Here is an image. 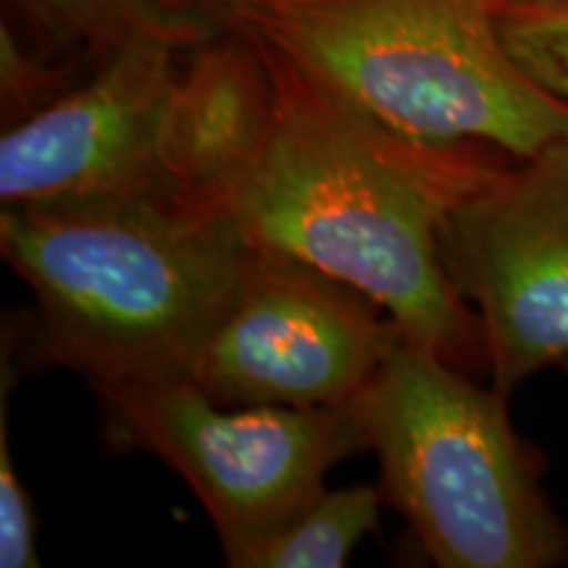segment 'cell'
<instances>
[{
    "label": "cell",
    "mask_w": 568,
    "mask_h": 568,
    "mask_svg": "<svg viewBox=\"0 0 568 568\" xmlns=\"http://www.w3.org/2000/svg\"><path fill=\"white\" fill-rule=\"evenodd\" d=\"M187 42L126 45L0 138V205L92 195L180 197L159 161V124ZM182 201V197H180Z\"/></svg>",
    "instance_id": "8"
},
{
    "label": "cell",
    "mask_w": 568,
    "mask_h": 568,
    "mask_svg": "<svg viewBox=\"0 0 568 568\" xmlns=\"http://www.w3.org/2000/svg\"><path fill=\"white\" fill-rule=\"evenodd\" d=\"M255 45L272 71L276 109L264 153L226 197L247 243L361 290L406 339L447 364L487 368L479 314L447 274L439 230L516 159L481 142L408 138Z\"/></svg>",
    "instance_id": "1"
},
{
    "label": "cell",
    "mask_w": 568,
    "mask_h": 568,
    "mask_svg": "<svg viewBox=\"0 0 568 568\" xmlns=\"http://www.w3.org/2000/svg\"><path fill=\"white\" fill-rule=\"evenodd\" d=\"M382 495L439 568H556L568 524L518 437L508 395L403 337L355 400Z\"/></svg>",
    "instance_id": "4"
},
{
    "label": "cell",
    "mask_w": 568,
    "mask_h": 568,
    "mask_svg": "<svg viewBox=\"0 0 568 568\" xmlns=\"http://www.w3.org/2000/svg\"><path fill=\"white\" fill-rule=\"evenodd\" d=\"M376 308L337 276L255 247L190 379L222 406H351L406 337Z\"/></svg>",
    "instance_id": "6"
},
{
    "label": "cell",
    "mask_w": 568,
    "mask_h": 568,
    "mask_svg": "<svg viewBox=\"0 0 568 568\" xmlns=\"http://www.w3.org/2000/svg\"><path fill=\"white\" fill-rule=\"evenodd\" d=\"M264 53L219 30L184 55L159 124V161L182 201L222 205L264 153L274 126Z\"/></svg>",
    "instance_id": "9"
},
{
    "label": "cell",
    "mask_w": 568,
    "mask_h": 568,
    "mask_svg": "<svg viewBox=\"0 0 568 568\" xmlns=\"http://www.w3.org/2000/svg\"><path fill=\"white\" fill-rule=\"evenodd\" d=\"M382 487L324 489L240 558L237 568H339L379 521Z\"/></svg>",
    "instance_id": "11"
},
{
    "label": "cell",
    "mask_w": 568,
    "mask_h": 568,
    "mask_svg": "<svg viewBox=\"0 0 568 568\" xmlns=\"http://www.w3.org/2000/svg\"><path fill=\"white\" fill-rule=\"evenodd\" d=\"M95 395L119 443L161 458L193 489L234 568L324 493L332 466L366 450L355 400L326 408L222 406L190 376Z\"/></svg>",
    "instance_id": "5"
},
{
    "label": "cell",
    "mask_w": 568,
    "mask_h": 568,
    "mask_svg": "<svg viewBox=\"0 0 568 568\" xmlns=\"http://www.w3.org/2000/svg\"><path fill=\"white\" fill-rule=\"evenodd\" d=\"M453 284L477 305L503 395L568 361V134L510 161L439 230Z\"/></svg>",
    "instance_id": "7"
},
{
    "label": "cell",
    "mask_w": 568,
    "mask_h": 568,
    "mask_svg": "<svg viewBox=\"0 0 568 568\" xmlns=\"http://www.w3.org/2000/svg\"><path fill=\"white\" fill-rule=\"evenodd\" d=\"M9 376L11 364L3 353V382H0V566L38 568V524L32 497L19 479L9 443Z\"/></svg>",
    "instance_id": "13"
},
{
    "label": "cell",
    "mask_w": 568,
    "mask_h": 568,
    "mask_svg": "<svg viewBox=\"0 0 568 568\" xmlns=\"http://www.w3.org/2000/svg\"><path fill=\"white\" fill-rule=\"evenodd\" d=\"M253 251L230 211L180 197L0 205V253L34 301L3 345L95 393L190 376Z\"/></svg>",
    "instance_id": "2"
},
{
    "label": "cell",
    "mask_w": 568,
    "mask_h": 568,
    "mask_svg": "<svg viewBox=\"0 0 568 568\" xmlns=\"http://www.w3.org/2000/svg\"><path fill=\"white\" fill-rule=\"evenodd\" d=\"M219 30L282 53L376 122L527 159L568 134V103L516 67L495 0H197Z\"/></svg>",
    "instance_id": "3"
},
{
    "label": "cell",
    "mask_w": 568,
    "mask_h": 568,
    "mask_svg": "<svg viewBox=\"0 0 568 568\" xmlns=\"http://www.w3.org/2000/svg\"><path fill=\"white\" fill-rule=\"evenodd\" d=\"M495 17L516 67L568 103V0H495Z\"/></svg>",
    "instance_id": "12"
},
{
    "label": "cell",
    "mask_w": 568,
    "mask_h": 568,
    "mask_svg": "<svg viewBox=\"0 0 568 568\" xmlns=\"http://www.w3.org/2000/svg\"><path fill=\"white\" fill-rule=\"evenodd\" d=\"M3 30L74 82L140 40L197 45L219 32L197 0H6Z\"/></svg>",
    "instance_id": "10"
}]
</instances>
